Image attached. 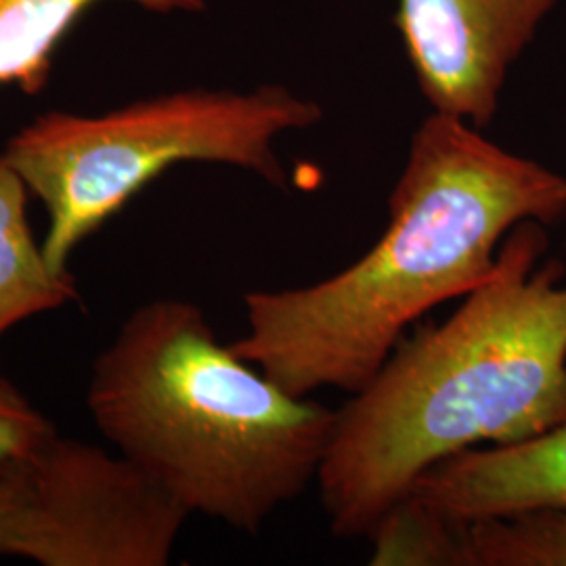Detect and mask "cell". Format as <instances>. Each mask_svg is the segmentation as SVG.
Returning <instances> with one entry per match:
<instances>
[{"label":"cell","mask_w":566,"mask_h":566,"mask_svg":"<svg viewBox=\"0 0 566 566\" xmlns=\"http://www.w3.org/2000/svg\"><path fill=\"white\" fill-rule=\"evenodd\" d=\"M30 189L0 154V340L9 329L78 301L70 271L49 263L28 221Z\"/></svg>","instance_id":"cell-8"},{"label":"cell","mask_w":566,"mask_h":566,"mask_svg":"<svg viewBox=\"0 0 566 566\" xmlns=\"http://www.w3.org/2000/svg\"><path fill=\"white\" fill-rule=\"evenodd\" d=\"M546 224H516L493 273L441 325L401 340L336 409L319 497L336 537H365L447 458L566 422V266Z\"/></svg>","instance_id":"cell-2"},{"label":"cell","mask_w":566,"mask_h":566,"mask_svg":"<svg viewBox=\"0 0 566 566\" xmlns=\"http://www.w3.org/2000/svg\"><path fill=\"white\" fill-rule=\"evenodd\" d=\"M57 428L0 371V481L34 455Z\"/></svg>","instance_id":"cell-12"},{"label":"cell","mask_w":566,"mask_h":566,"mask_svg":"<svg viewBox=\"0 0 566 566\" xmlns=\"http://www.w3.org/2000/svg\"><path fill=\"white\" fill-rule=\"evenodd\" d=\"M11 542V502L7 481H0V556H9Z\"/></svg>","instance_id":"cell-13"},{"label":"cell","mask_w":566,"mask_h":566,"mask_svg":"<svg viewBox=\"0 0 566 566\" xmlns=\"http://www.w3.org/2000/svg\"><path fill=\"white\" fill-rule=\"evenodd\" d=\"M322 118L319 103L280 84L245 93L187 88L102 116L46 112L2 154L46 212L49 263L67 271L82 242L177 164H227L285 187L275 143Z\"/></svg>","instance_id":"cell-4"},{"label":"cell","mask_w":566,"mask_h":566,"mask_svg":"<svg viewBox=\"0 0 566 566\" xmlns=\"http://www.w3.org/2000/svg\"><path fill=\"white\" fill-rule=\"evenodd\" d=\"M103 0H0V88L36 95L46 86L61 41ZM156 13H200L206 0H126Z\"/></svg>","instance_id":"cell-9"},{"label":"cell","mask_w":566,"mask_h":566,"mask_svg":"<svg viewBox=\"0 0 566 566\" xmlns=\"http://www.w3.org/2000/svg\"><path fill=\"white\" fill-rule=\"evenodd\" d=\"M462 566H566V510L465 526Z\"/></svg>","instance_id":"cell-10"},{"label":"cell","mask_w":566,"mask_h":566,"mask_svg":"<svg viewBox=\"0 0 566 566\" xmlns=\"http://www.w3.org/2000/svg\"><path fill=\"white\" fill-rule=\"evenodd\" d=\"M464 528L407 495L367 535L374 566H462Z\"/></svg>","instance_id":"cell-11"},{"label":"cell","mask_w":566,"mask_h":566,"mask_svg":"<svg viewBox=\"0 0 566 566\" xmlns=\"http://www.w3.org/2000/svg\"><path fill=\"white\" fill-rule=\"evenodd\" d=\"M4 481L9 556L42 566H166L191 516L120 451L60 432Z\"/></svg>","instance_id":"cell-5"},{"label":"cell","mask_w":566,"mask_h":566,"mask_svg":"<svg viewBox=\"0 0 566 566\" xmlns=\"http://www.w3.org/2000/svg\"><path fill=\"white\" fill-rule=\"evenodd\" d=\"M86 405L189 514L248 535L317 483L336 424V409L285 392L179 298L126 317L95 359Z\"/></svg>","instance_id":"cell-3"},{"label":"cell","mask_w":566,"mask_h":566,"mask_svg":"<svg viewBox=\"0 0 566 566\" xmlns=\"http://www.w3.org/2000/svg\"><path fill=\"white\" fill-rule=\"evenodd\" d=\"M558 0H399L397 28L432 112L495 118L512 65Z\"/></svg>","instance_id":"cell-6"},{"label":"cell","mask_w":566,"mask_h":566,"mask_svg":"<svg viewBox=\"0 0 566 566\" xmlns=\"http://www.w3.org/2000/svg\"><path fill=\"white\" fill-rule=\"evenodd\" d=\"M409 495L462 526L566 510V422L521 443L447 458L428 468Z\"/></svg>","instance_id":"cell-7"},{"label":"cell","mask_w":566,"mask_h":566,"mask_svg":"<svg viewBox=\"0 0 566 566\" xmlns=\"http://www.w3.org/2000/svg\"><path fill=\"white\" fill-rule=\"evenodd\" d=\"M565 214L563 175L432 112L411 137L380 240L324 282L248 292V329L229 346L294 397L355 395L409 325L485 282L516 224Z\"/></svg>","instance_id":"cell-1"}]
</instances>
